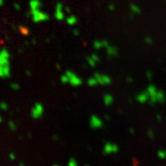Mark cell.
I'll return each instance as SVG.
<instances>
[{
	"label": "cell",
	"instance_id": "4fadbf2b",
	"mask_svg": "<svg viewBox=\"0 0 166 166\" xmlns=\"http://www.w3.org/2000/svg\"><path fill=\"white\" fill-rule=\"evenodd\" d=\"M148 136H149L151 139H152L153 137H154V133H153L152 130H149V131H148Z\"/></svg>",
	"mask_w": 166,
	"mask_h": 166
},
{
	"label": "cell",
	"instance_id": "8992f818",
	"mask_svg": "<svg viewBox=\"0 0 166 166\" xmlns=\"http://www.w3.org/2000/svg\"><path fill=\"white\" fill-rule=\"evenodd\" d=\"M31 15H32V19L34 22H40V21H44V20L48 19V16L42 12L40 9H36V10H31Z\"/></svg>",
	"mask_w": 166,
	"mask_h": 166
},
{
	"label": "cell",
	"instance_id": "7a4b0ae2",
	"mask_svg": "<svg viewBox=\"0 0 166 166\" xmlns=\"http://www.w3.org/2000/svg\"><path fill=\"white\" fill-rule=\"evenodd\" d=\"M8 71V53L7 50H2L0 52V76H7Z\"/></svg>",
	"mask_w": 166,
	"mask_h": 166
},
{
	"label": "cell",
	"instance_id": "3957f363",
	"mask_svg": "<svg viewBox=\"0 0 166 166\" xmlns=\"http://www.w3.org/2000/svg\"><path fill=\"white\" fill-rule=\"evenodd\" d=\"M111 83V80L109 77H107L106 75H100V74H97L95 75V76L89 80L88 81V84L91 87L93 86H97V85H108Z\"/></svg>",
	"mask_w": 166,
	"mask_h": 166
},
{
	"label": "cell",
	"instance_id": "277c9868",
	"mask_svg": "<svg viewBox=\"0 0 166 166\" xmlns=\"http://www.w3.org/2000/svg\"><path fill=\"white\" fill-rule=\"evenodd\" d=\"M119 151V147L117 144H115L114 142H110L108 141L104 145H103V149H102V152L104 155H112V154H115L117 153Z\"/></svg>",
	"mask_w": 166,
	"mask_h": 166
},
{
	"label": "cell",
	"instance_id": "8fae6325",
	"mask_svg": "<svg viewBox=\"0 0 166 166\" xmlns=\"http://www.w3.org/2000/svg\"><path fill=\"white\" fill-rule=\"evenodd\" d=\"M157 155H158V157L160 158V159L165 160L166 159V151H165V149H159V151H158Z\"/></svg>",
	"mask_w": 166,
	"mask_h": 166
},
{
	"label": "cell",
	"instance_id": "5b68a950",
	"mask_svg": "<svg viewBox=\"0 0 166 166\" xmlns=\"http://www.w3.org/2000/svg\"><path fill=\"white\" fill-rule=\"evenodd\" d=\"M62 80L64 82H68L73 86H78L81 84V80L78 78L77 75L73 73H66L65 76L62 78Z\"/></svg>",
	"mask_w": 166,
	"mask_h": 166
},
{
	"label": "cell",
	"instance_id": "52a82bcc",
	"mask_svg": "<svg viewBox=\"0 0 166 166\" xmlns=\"http://www.w3.org/2000/svg\"><path fill=\"white\" fill-rule=\"evenodd\" d=\"M90 126L93 129H99V128H102L103 127V121L99 116L92 115L90 118Z\"/></svg>",
	"mask_w": 166,
	"mask_h": 166
},
{
	"label": "cell",
	"instance_id": "ba28073f",
	"mask_svg": "<svg viewBox=\"0 0 166 166\" xmlns=\"http://www.w3.org/2000/svg\"><path fill=\"white\" fill-rule=\"evenodd\" d=\"M136 100H137V102H138L139 103H141V104L148 102L149 98V95L147 93V91L145 90V91H142V92H140L139 94H138L136 96Z\"/></svg>",
	"mask_w": 166,
	"mask_h": 166
},
{
	"label": "cell",
	"instance_id": "9c48e42d",
	"mask_svg": "<svg viewBox=\"0 0 166 166\" xmlns=\"http://www.w3.org/2000/svg\"><path fill=\"white\" fill-rule=\"evenodd\" d=\"M102 101H103V103H104L106 106H111L114 103V97H113V95H111V94H105L104 96H103V98H102Z\"/></svg>",
	"mask_w": 166,
	"mask_h": 166
},
{
	"label": "cell",
	"instance_id": "6da1fadb",
	"mask_svg": "<svg viewBox=\"0 0 166 166\" xmlns=\"http://www.w3.org/2000/svg\"><path fill=\"white\" fill-rule=\"evenodd\" d=\"M147 93L149 95V102L152 103V104H155V103H163L165 101V95L164 92L161 90H159L155 86L151 85L149 86L147 90Z\"/></svg>",
	"mask_w": 166,
	"mask_h": 166
},
{
	"label": "cell",
	"instance_id": "e0dca14e",
	"mask_svg": "<svg viewBox=\"0 0 166 166\" xmlns=\"http://www.w3.org/2000/svg\"><path fill=\"white\" fill-rule=\"evenodd\" d=\"M85 166H89V165H85Z\"/></svg>",
	"mask_w": 166,
	"mask_h": 166
},
{
	"label": "cell",
	"instance_id": "9a60e30c",
	"mask_svg": "<svg viewBox=\"0 0 166 166\" xmlns=\"http://www.w3.org/2000/svg\"><path fill=\"white\" fill-rule=\"evenodd\" d=\"M14 7H16V9H19V6L18 5V4H15V5H14Z\"/></svg>",
	"mask_w": 166,
	"mask_h": 166
},
{
	"label": "cell",
	"instance_id": "7c38bea8",
	"mask_svg": "<svg viewBox=\"0 0 166 166\" xmlns=\"http://www.w3.org/2000/svg\"><path fill=\"white\" fill-rule=\"evenodd\" d=\"M68 166H78V163L74 159H71L68 163Z\"/></svg>",
	"mask_w": 166,
	"mask_h": 166
},
{
	"label": "cell",
	"instance_id": "30bf717a",
	"mask_svg": "<svg viewBox=\"0 0 166 166\" xmlns=\"http://www.w3.org/2000/svg\"><path fill=\"white\" fill-rule=\"evenodd\" d=\"M41 6H42V4L39 0H31V1L30 2V7H31V10L40 9Z\"/></svg>",
	"mask_w": 166,
	"mask_h": 166
},
{
	"label": "cell",
	"instance_id": "5bb4252c",
	"mask_svg": "<svg viewBox=\"0 0 166 166\" xmlns=\"http://www.w3.org/2000/svg\"><path fill=\"white\" fill-rule=\"evenodd\" d=\"M157 120H158V121H161V116L160 114L157 115Z\"/></svg>",
	"mask_w": 166,
	"mask_h": 166
},
{
	"label": "cell",
	"instance_id": "2e32d148",
	"mask_svg": "<svg viewBox=\"0 0 166 166\" xmlns=\"http://www.w3.org/2000/svg\"><path fill=\"white\" fill-rule=\"evenodd\" d=\"M3 5V0H0V6Z\"/></svg>",
	"mask_w": 166,
	"mask_h": 166
}]
</instances>
